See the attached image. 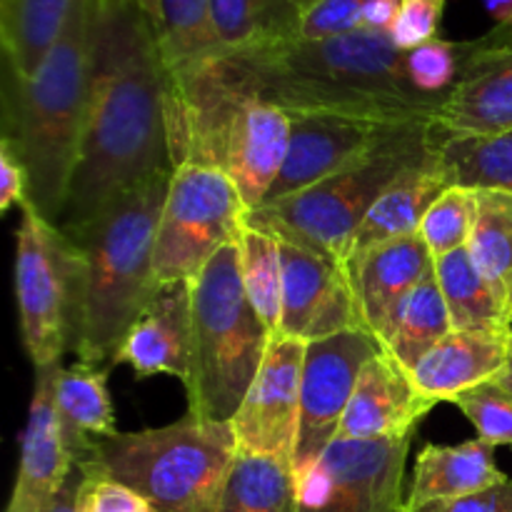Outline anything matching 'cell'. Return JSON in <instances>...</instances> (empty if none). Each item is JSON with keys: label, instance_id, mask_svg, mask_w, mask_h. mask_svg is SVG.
Segmentation results:
<instances>
[{"label": "cell", "instance_id": "836d02e7", "mask_svg": "<svg viewBox=\"0 0 512 512\" xmlns=\"http://www.w3.org/2000/svg\"><path fill=\"white\" fill-rule=\"evenodd\" d=\"M453 405L470 420L480 440L495 448L512 445V393L503 383V375L460 393Z\"/></svg>", "mask_w": 512, "mask_h": 512}, {"label": "cell", "instance_id": "ba28073f", "mask_svg": "<svg viewBox=\"0 0 512 512\" xmlns=\"http://www.w3.org/2000/svg\"><path fill=\"white\" fill-rule=\"evenodd\" d=\"M15 233V298L20 333L35 370L60 365L73 348L83 300V255L60 225L33 203Z\"/></svg>", "mask_w": 512, "mask_h": 512}, {"label": "cell", "instance_id": "3957f363", "mask_svg": "<svg viewBox=\"0 0 512 512\" xmlns=\"http://www.w3.org/2000/svg\"><path fill=\"white\" fill-rule=\"evenodd\" d=\"M98 0H75L33 78L3 63V138L23 160L30 203L60 225L78 165L93 73Z\"/></svg>", "mask_w": 512, "mask_h": 512}, {"label": "cell", "instance_id": "4316f807", "mask_svg": "<svg viewBox=\"0 0 512 512\" xmlns=\"http://www.w3.org/2000/svg\"><path fill=\"white\" fill-rule=\"evenodd\" d=\"M280 240V238H278ZM280 258H283V320L280 335L283 338L303 340L313 323L315 310L320 308L345 265L303 248L290 240H280Z\"/></svg>", "mask_w": 512, "mask_h": 512}, {"label": "cell", "instance_id": "5b68a950", "mask_svg": "<svg viewBox=\"0 0 512 512\" xmlns=\"http://www.w3.org/2000/svg\"><path fill=\"white\" fill-rule=\"evenodd\" d=\"M438 143L435 120L395 125L348 168L303 193L248 210L245 223L345 265L350 243L370 208L403 175L428 165L438 153Z\"/></svg>", "mask_w": 512, "mask_h": 512}, {"label": "cell", "instance_id": "44dd1931", "mask_svg": "<svg viewBox=\"0 0 512 512\" xmlns=\"http://www.w3.org/2000/svg\"><path fill=\"white\" fill-rule=\"evenodd\" d=\"M453 185L445 178L443 168L438 163V153L423 168L413 170V173L403 175L398 183L390 185L378 203L370 208L365 215L363 225L355 233L353 243H350L348 253V268L353 260L363 258L370 250L380 248V245L395 243V240L413 238L420 233V223H423L425 213L430 205L440 198Z\"/></svg>", "mask_w": 512, "mask_h": 512}, {"label": "cell", "instance_id": "1f68e13d", "mask_svg": "<svg viewBox=\"0 0 512 512\" xmlns=\"http://www.w3.org/2000/svg\"><path fill=\"white\" fill-rule=\"evenodd\" d=\"M468 253L483 278L505 298L512 278V193L478 190V218Z\"/></svg>", "mask_w": 512, "mask_h": 512}, {"label": "cell", "instance_id": "7bdbcfd3", "mask_svg": "<svg viewBox=\"0 0 512 512\" xmlns=\"http://www.w3.org/2000/svg\"><path fill=\"white\" fill-rule=\"evenodd\" d=\"M473 45L475 48H503V45H512V23L495 25L483 38H475Z\"/></svg>", "mask_w": 512, "mask_h": 512}, {"label": "cell", "instance_id": "f907efd6", "mask_svg": "<svg viewBox=\"0 0 512 512\" xmlns=\"http://www.w3.org/2000/svg\"><path fill=\"white\" fill-rule=\"evenodd\" d=\"M78 512H88V505H85L83 495H80V508H78Z\"/></svg>", "mask_w": 512, "mask_h": 512}, {"label": "cell", "instance_id": "2e32d148", "mask_svg": "<svg viewBox=\"0 0 512 512\" xmlns=\"http://www.w3.org/2000/svg\"><path fill=\"white\" fill-rule=\"evenodd\" d=\"M435 125L460 138L512 130V45L475 48L468 40V58Z\"/></svg>", "mask_w": 512, "mask_h": 512}, {"label": "cell", "instance_id": "484cf974", "mask_svg": "<svg viewBox=\"0 0 512 512\" xmlns=\"http://www.w3.org/2000/svg\"><path fill=\"white\" fill-rule=\"evenodd\" d=\"M215 512H298L293 463L238 450Z\"/></svg>", "mask_w": 512, "mask_h": 512}, {"label": "cell", "instance_id": "6da1fadb", "mask_svg": "<svg viewBox=\"0 0 512 512\" xmlns=\"http://www.w3.org/2000/svg\"><path fill=\"white\" fill-rule=\"evenodd\" d=\"M170 88L158 30L143 5L98 0L88 118L60 228H80L125 190L173 173Z\"/></svg>", "mask_w": 512, "mask_h": 512}, {"label": "cell", "instance_id": "ab89813d", "mask_svg": "<svg viewBox=\"0 0 512 512\" xmlns=\"http://www.w3.org/2000/svg\"><path fill=\"white\" fill-rule=\"evenodd\" d=\"M418 512H512V478L483 490V493L468 495V498L450 500V503H435Z\"/></svg>", "mask_w": 512, "mask_h": 512}, {"label": "cell", "instance_id": "52a82bcc", "mask_svg": "<svg viewBox=\"0 0 512 512\" xmlns=\"http://www.w3.org/2000/svg\"><path fill=\"white\" fill-rule=\"evenodd\" d=\"M190 298L193 358L185 385L188 413L230 423L273 343L245 295L238 243L220 248L190 280Z\"/></svg>", "mask_w": 512, "mask_h": 512}, {"label": "cell", "instance_id": "8fae6325", "mask_svg": "<svg viewBox=\"0 0 512 512\" xmlns=\"http://www.w3.org/2000/svg\"><path fill=\"white\" fill-rule=\"evenodd\" d=\"M378 353L380 343L363 328L305 343L295 473L308 468L338 438L360 373Z\"/></svg>", "mask_w": 512, "mask_h": 512}, {"label": "cell", "instance_id": "f35d334b", "mask_svg": "<svg viewBox=\"0 0 512 512\" xmlns=\"http://www.w3.org/2000/svg\"><path fill=\"white\" fill-rule=\"evenodd\" d=\"M30 203V180L23 160L18 158L10 140L0 135V213H8L13 205L25 208Z\"/></svg>", "mask_w": 512, "mask_h": 512}, {"label": "cell", "instance_id": "ffe728a7", "mask_svg": "<svg viewBox=\"0 0 512 512\" xmlns=\"http://www.w3.org/2000/svg\"><path fill=\"white\" fill-rule=\"evenodd\" d=\"M508 475L495 465V445L475 438L460 445H425L415 460L405 512L468 498L503 483Z\"/></svg>", "mask_w": 512, "mask_h": 512}, {"label": "cell", "instance_id": "d6986e66", "mask_svg": "<svg viewBox=\"0 0 512 512\" xmlns=\"http://www.w3.org/2000/svg\"><path fill=\"white\" fill-rule=\"evenodd\" d=\"M508 335L463 333L445 335L418 360L410 378L428 405L453 403L460 393L500 378L508 370Z\"/></svg>", "mask_w": 512, "mask_h": 512}, {"label": "cell", "instance_id": "681fc988", "mask_svg": "<svg viewBox=\"0 0 512 512\" xmlns=\"http://www.w3.org/2000/svg\"><path fill=\"white\" fill-rule=\"evenodd\" d=\"M503 383H505V385H508V388H510V393H512V375H508V373H503Z\"/></svg>", "mask_w": 512, "mask_h": 512}, {"label": "cell", "instance_id": "f1b7e54d", "mask_svg": "<svg viewBox=\"0 0 512 512\" xmlns=\"http://www.w3.org/2000/svg\"><path fill=\"white\" fill-rule=\"evenodd\" d=\"M155 30L173 83L218 55L210 0H160Z\"/></svg>", "mask_w": 512, "mask_h": 512}, {"label": "cell", "instance_id": "ac0fdd59", "mask_svg": "<svg viewBox=\"0 0 512 512\" xmlns=\"http://www.w3.org/2000/svg\"><path fill=\"white\" fill-rule=\"evenodd\" d=\"M360 323L378 340L400 300L435 275V258L420 235L370 250L348 265Z\"/></svg>", "mask_w": 512, "mask_h": 512}, {"label": "cell", "instance_id": "ee69618b", "mask_svg": "<svg viewBox=\"0 0 512 512\" xmlns=\"http://www.w3.org/2000/svg\"><path fill=\"white\" fill-rule=\"evenodd\" d=\"M485 8L493 15L495 25L512 23V0H485Z\"/></svg>", "mask_w": 512, "mask_h": 512}, {"label": "cell", "instance_id": "9c48e42d", "mask_svg": "<svg viewBox=\"0 0 512 512\" xmlns=\"http://www.w3.org/2000/svg\"><path fill=\"white\" fill-rule=\"evenodd\" d=\"M245 205L228 175L203 163H180L155 238V285L193 280L245 223Z\"/></svg>", "mask_w": 512, "mask_h": 512}, {"label": "cell", "instance_id": "7402d4cb", "mask_svg": "<svg viewBox=\"0 0 512 512\" xmlns=\"http://www.w3.org/2000/svg\"><path fill=\"white\" fill-rule=\"evenodd\" d=\"M53 403L75 463L85 458L95 443L118 433L105 368L85 363L60 368L53 380Z\"/></svg>", "mask_w": 512, "mask_h": 512}, {"label": "cell", "instance_id": "b9f144b4", "mask_svg": "<svg viewBox=\"0 0 512 512\" xmlns=\"http://www.w3.org/2000/svg\"><path fill=\"white\" fill-rule=\"evenodd\" d=\"M83 488H85V473L78 468V465H75L73 473L68 475L65 485L60 488V493L55 495L53 505H50L48 512H78Z\"/></svg>", "mask_w": 512, "mask_h": 512}, {"label": "cell", "instance_id": "7c38bea8", "mask_svg": "<svg viewBox=\"0 0 512 512\" xmlns=\"http://www.w3.org/2000/svg\"><path fill=\"white\" fill-rule=\"evenodd\" d=\"M305 343L278 338L233 415L240 453L270 455L293 463L300 430V383H303Z\"/></svg>", "mask_w": 512, "mask_h": 512}, {"label": "cell", "instance_id": "e0dca14e", "mask_svg": "<svg viewBox=\"0 0 512 512\" xmlns=\"http://www.w3.org/2000/svg\"><path fill=\"white\" fill-rule=\"evenodd\" d=\"M430 410L433 405L420 398L408 370L380 350L360 373L355 393L340 423L338 438H413L415 428Z\"/></svg>", "mask_w": 512, "mask_h": 512}, {"label": "cell", "instance_id": "f546056e", "mask_svg": "<svg viewBox=\"0 0 512 512\" xmlns=\"http://www.w3.org/2000/svg\"><path fill=\"white\" fill-rule=\"evenodd\" d=\"M438 163L450 185L512 193V130L460 138L440 130Z\"/></svg>", "mask_w": 512, "mask_h": 512}, {"label": "cell", "instance_id": "7a4b0ae2", "mask_svg": "<svg viewBox=\"0 0 512 512\" xmlns=\"http://www.w3.org/2000/svg\"><path fill=\"white\" fill-rule=\"evenodd\" d=\"M173 90H208L270 103L288 115H348L378 123L435 120L448 95L415 88L408 53L390 33H358L330 40L298 35L218 53Z\"/></svg>", "mask_w": 512, "mask_h": 512}, {"label": "cell", "instance_id": "f6af8a7d", "mask_svg": "<svg viewBox=\"0 0 512 512\" xmlns=\"http://www.w3.org/2000/svg\"><path fill=\"white\" fill-rule=\"evenodd\" d=\"M505 325H508V335L512 338V278L505 290Z\"/></svg>", "mask_w": 512, "mask_h": 512}, {"label": "cell", "instance_id": "4fadbf2b", "mask_svg": "<svg viewBox=\"0 0 512 512\" xmlns=\"http://www.w3.org/2000/svg\"><path fill=\"white\" fill-rule=\"evenodd\" d=\"M400 123L348 115H290V145L263 205L298 195L340 173L375 148Z\"/></svg>", "mask_w": 512, "mask_h": 512}, {"label": "cell", "instance_id": "9a60e30c", "mask_svg": "<svg viewBox=\"0 0 512 512\" xmlns=\"http://www.w3.org/2000/svg\"><path fill=\"white\" fill-rule=\"evenodd\" d=\"M190 305L193 298L188 280L158 285L140 310L138 320L130 325L110 368L130 365L138 378L165 373L188 385L193 358Z\"/></svg>", "mask_w": 512, "mask_h": 512}, {"label": "cell", "instance_id": "8992f818", "mask_svg": "<svg viewBox=\"0 0 512 512\" xmlns=\"http://www.w3.org/2000/svg\"><path fill=\"white\" fill-rule=\"evenodd\" d=\"M235 458L233 423L185 413L163 428L100 440L78 465L135 490L155 512H215Z\"/></svg>", "mask_w": 512, "mask_h": 512}, {"label": "cell", "instance_id": "c3c4849f", "mask_svg": "<svg viewBox=\"0 0 512 512\" xmlns=\"http://www.w3.org/2000/svg\"><path fill=\"white\" fill-rule=\"evenodd\" d=\"M505 373L512 375V338H510V343H508V370H505Z\"/></svg>", "mask_w": 512, "mask_h": 512}, {"label": "cell", "instance_id": "bcb514c9", "mask_svg": "<svg viewBox=\"0 0 512 512\" xmlns=\"http://www.w3.org/2000/svg\"><path fill=\"white\" fill-rule=\"evenodd\" d=\"M140 5H143V10L145 13L150 15V18H153V23L155 20H158V10H160V0H138Z\"/></svg>", "mask_w": 512, "mask_h": 512}, {"label": "cell", "instance_id": "8d00e7d4", "mask_svg": "<svg viewBox=\"0 0 512 512\" xmlns=\"http://www.w3.org/2000/svg\"><path fill=\"white\" fill-rule=\"evenodd\" d=\"M445 0H400L398 18L390 28V40L403 53L438 38Z\"/></svg>", "mask_w": 512, "mask_h": 512}, {"label": "cell", "instance_id": "74e56055", "mask_svg": "<svg viewBox=\"0 0 512 512\" xmlns=\"http://www.w3.org/2000/svg\"><path fill=\"white\" fill-rule=\"evenodd\" d=\"M80 470L85 473L83 498L85 505H88V512H155L153 505L143 495L135 493V490L125 488V485L115 483L110 478H103L98 473H90L85 468Z\"/></svg>", "mask_w": 512, "mask_h": 512}, {"label": "cell", "instance_id": "e575fe53", "mask_svg": "<svg viewBox=\"0 0 512 512\" xmlns=\"http://www.w3.org/2000/svg\"><path fill=\"white\" fill-rule=\"evenodd\" d=\"M468 58V43H450L435 38L408 50V73L415 88L430 95H448L458 83L460 70Z\"/></svg>", "mask_w": 512, "mask_h": 512}, {"label": "cell", "instance_id": "277c9868", "mask_svg": "<svg viewBox=\"0 0 512 512\" xmlns=\"http://www.w3.org/2000/svg\"><path fill=\"white\" fill-rule=\"evenodd\" d=\"M173 173L125 190L90 223L65 230L83 255V300L73 353L110 370L155 285V238Z\"/></svg>", "mask_w": 512, "mask_h": 512}, {"label": "cell", "instance_id": "60d3db41", "mask_svg": "<svg viewBox=\"0 0 512 512\" xmlns=\"http://www.w3.org/2000/svg\"><path fill=\"white\" fill-rule=\"evenodd\" d=\"M400 0H368L363 13V30L373 33H390L395 18H398Z\"/></svg>", "mask_w": 512, "mask_h": 512}, {"label": "cell", "instance_id": "d590c367", "mask_svg": "<svg viewBox=\"0 0 512 512\" xmlns=\"http://www.w3.org/2000/svg\"><path fill=\"white\" fill-rule=\"evenodd\" d=\"M368 0H318L300 13L298 38L330 40L363 30V13Z\"/></svg>", "mask_w": 512, "mask_h": 512}, {"label": "cell", "instance_id": "7dc6e473", "mask_svg": "<svg viewBox=\"0 0 512 512\" xmlns=\"http://www.w3.org/2000/svg\"><path fill=\"white\" fill-rule=\"evenodd\" d=\"M290 5H293V8H298L300 13H303V10H308V8H313L315 3H318V0H288Z\"/></svg>", "mask_w": 512, "mask_h": 512}, {"label": "cell", "instance_id": "4dcf8cb0", "mask_svg": "<svg viewBox=\"0 0 512 512\" xmlns=\"http://www.w3.org/2000/svg\"><path fill=\"white\" fill-rule=\"evenodd\" d=\"M238 265L245 295L268 328L270 338L278 340L283 320V258L280 240L273 233L243 223L238 235Z\"/></svg>", "mask_w": 512, "mask_h": 512}, {"label": "cell", "instance_id": "d6a6232c", "mask_svg": "<svg viewBox=\"0 0 512 512\" xmlns=\"http://www.w3.org/2000/svg\"><path fill=\"white\" fill-rule=\"evenodd\" d=\"M475 218H478V190L453 185L430 205L418 235L425 240L433 258H443L455 250L468 248Z\"/></svg>", "mask_w": 512, "mask_h": 512}, {"label": "cell", "instance_id": "83f0119b", "mask_svg": "<svg viewBox=\"0 0 512 512\" xmlns=\"http://www.w3.org/2000/svg\"><path fill=\"white\" fill-rule=\"evenodd\" d=\"M300 10L288 0H210L218 53L298 35Z\"/></svg>", "mask_w": 512, "mask_h": 512}, {"label": "cell", "instance_id": "5bb4252c", "mask_svg": "<svg viewBox=\"0 0 512 512\" xmlns=\"http://www.w3.org/2000/svg\"><path fill=\"white\" fill-rule=\"evenodd\" d=\"M63 365L35 370L33 400L20 440V465L5 512H48L75 468L53 403V380Z\"/></svg>", "mask_w": 512, "mask_h": 512}, {"label": "cell", "instance_id": "d4e9b609", "mask_svg": "<svg viewBox=\"0 0 512 512\" xmlns=\"http://www.w3.org/2000/svg\"><path fill=\"white\" fill-rule=\"evenodd\" d=\"M75 0H0L3 63L20 78L35 70L58 40Z\"/></svg>", "mask_w": 512, "mask_h": 512}, {"label": "cell", "instance_id": "30bf717a", "mask_svg": "<svg viewBox=\"0 0 512 512\" xmlns=\"http://www.w3.org/2000/svg\"><path fill=\"white\" fill-rule=\"evenodd\" d=\"M413 438H335L295 473L298 512H405V463Z\"/></svg>", "mask_w": 512, "mask_h": 512}, {"label": "cell", "instance_id": "603a6c76", "mask_svg": "<svg viewBox=\"0 0 512 512\" xmlns=\"http://www.w3.org/2000/svg\"><path fill=\"white\" fill-rule=\"evenodd\" d=\"M450 333L453 323H450L448 305L433 275L400 300L398 308L385 320L378 343L385 355H390L410 373L418 360Z\"/></svg>", "mask_w": 512, "mask_h": 512}, {"label": "cell", "instance_id": "cb8c5ba5", "mask_svg": "<svg viewBox=\"0 0 512 512\" xmlns=\"http://www.w3.org/2000/svg\"><path fill=\"white\" fill-rule=\"evenodd\" d=\"M435 280L448 305L453 330L508 335L505 298L475 268L468 248L435 258Z\"/></svg>", "mask_w": 512, "mask_h": 512}]
</instances>
